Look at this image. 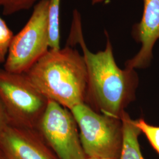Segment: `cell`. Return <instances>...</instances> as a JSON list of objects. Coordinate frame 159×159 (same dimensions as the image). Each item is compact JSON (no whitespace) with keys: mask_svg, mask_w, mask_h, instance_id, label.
<instances>
[{"mask_svg":"<svg viewBox=\"0 0 159 159\" xmlns=\"http://www.w3.org/2000/svg\"><path fill=\"white\" fill-rule=\"evenodd\" d=\"M107 36L105 50L90 51L84 39L80 14L74 10L67 46L79 44L82 48L88 74L85 102L102 114L121 120L125 108L134 98L138 77L134 70L118 67Z\"/></svg>","mask_w":159,"mask_h":159,"instance_id":"6da1fadb","label":"cell"},{"mask_svg":"<svg viewBox=\"0 0 159 159\" xmlns=\"http://www.w3.org/2000/svg\"><path fill=\"white\" fill-rule=\"evenodd\" d=\"M49 101L71 110L85 103L88 83L84 57L72 47L50 50L25 73Z\"/></svg>","mask_w":159,"mask_h":159,"instance_id":"7a4b0ae2","label":"cell"},{"mask_svg":"<svg viewBox=\"0 0 159 159\" xmlns=\"http://www.w3.org/2000/svg\"><path fill=\"white\" fill-rule=\"evenodd\" d=\"M80 129L87 158L119 159L123 140L121 120L95 111L85 103L70 110Z\"/></svg>","mask_w":159,"mask_h":159,"instance_id":"3957f363","label":"cell"},{"mask_svg":"<svg viewBox=\"0 0 159 159\" xmlns=\"http://www.w3.org/2000/svg\"><path fill=\"white\" fill-rule=\"evenodd\" d=\"M0 101L10 125L36 130L48 100L25 73L0 69Z\"/></svg>","mask_w":159,"mask_h":159,"instance_id":"277c9868","label":"cell"},{"mask_svg":"<svg viewBox=\"0 0 159 159\" xmlns=\"http://www.w3.org/2000/svg\"><path fill=\"white\" fill-rule=\"evenodd\" d=\"M50 0H40L33 7L28 22L14 35L4 69L25 73L49 50L48 11Z\"/></svg>","mask_w":159,"mask_h":159,"instance_id":"5b68a950","label":"cell"},{"mask_svg":"<svg viewBox=\"0 0 159 159\" xmlns=\"http://www.w3.org/2000/svg\"><path fill=\"white\" fill-rule=\"evenodd\" d=\"M77 127L70 110L49 100L36 130L58 159H86Z\"/></svg>","mask_w":159,"mask_h":159,"instance_id":"8992f818","label":"cell"},{"mask_svg":"<svg viewBox=\"0 0 159 159\" xmlns=\"http://www.w3.org/2000/svg\"><path fill=\"white\" fill-rule=\"evenodd\" d=\"M5 159H58L36 130L9 125L0 136Z\"/></svg>","mask_w":159,"mask_h":159,"instance_id":"52a82bcc","label":"cell"},{"mask_svg":"<svg viewBox=\"0 0 159 159\" xmlns=\"http://www.w3.org/2000/svg\"><path fill=\"white\" fill-rule=\"evenodd\" d=\"M142 17L132 29L133 39L141 44L136 55L125 63V68L148 67L153 58L154 46L159 39V0H143Z\"/></svg>","mask_w":159,"mask_h":159,"instance_id":"ba28073f","label":"cell"},{"mask_svg":"<svg viewBox=\"0 0 159 159\" xmlns=\"http://www.w3.org/2000/svg\"><path fill=\"white\" fill-rule=\"evenodd\" d=\"M121 120L123 140L119 159H144L138 140L141 131L135 125L134 120L131 119L125 111L123 114Z\"/></svg>","mask_w":159,"mask_h":159,"instance_id":"9c48e42d","label":"cell"},{"mask_svg":"<svg viewBox=\"0 0 159 159\" xmlns=\"http://www.w3.org/2000/svg\"><path fill=\"white\" fill-rule=\"evenodd\" d=\"M61 0H50L48 11L49 48L58 50L60 47V8Z\"/></svg>","mask_w":159,"mask_h":159,"instance_id":"30bf717a","label":"cell"},{"mask_svg":"<svg viewBox=\"0 0 159 159\" xmlns=\"http://www.w3.org/2000/svg\"><path fill=\"white\" fill-rule=\"evenodd\" d=\"M40 0H0L2 13L10 16L22 10H27L34 7Z\"/></svg>","mask_w":159,"mask_h":159,"instance_id":"8fae6325","label":"cell"},{"mask_svg":"<svg viewBox=\"0 0 159 159\" xmlns=\"http://www.w3.org/2000/svg\"><path fill=\"white\" fill-rule=\"evenodd\" d=\"M13 36L12 31L0 17V64L6 61Z\"/></svg>","mask_w":159,"mask_h":159,"instance_id":"7c38bea8","label":"cell"},{"mask_svg":"<svg viewBox=\"0 0 159 159\" xmlns=\"http://www.w3.org/2000/svg\"><path fill=\"white\" fill-rule=\"evenodd\" d=\"M134 123L147 137L155 151L159 154V127L150 125L143 119L136 120Z\"/></svg>","mask_w":159,"mask_h":159,"instance_id":"4fadbf2b","label":"cell"},{"mask_svg":"<svg viewBox=\"0 0 159 159\" xmlns=\"http://www.w3.org/2000/svg\"><path fill=\"white\" fill-rule=\"evenodd\" d=\"M10 125V121L5 108L0 101V136Z\"/></svg>","mask_w":159,"mask_h":159,"instance_id":"5bb4252c","label":"cell"},{"mask_svg":"<svg viewBox=\"0 0 159 159\" xmlns=\"http://www.w3.org/2000/svg\"><path fill=\"white\" fill-rule=\"evenodd\" d=\"M104 0H91V4L93 5H94V4H98V3H100L102 1H104Z\"/></svg>","mask_w":159,"mask_h":159,"instance_id":"9a60e30c","label":"cell"},{"mask_svg":"<svg viewBox=\"0 0 159 159\" xmlns=\"http://www.w3.org/2000/svg\"><path fill=\"white\" fill-rule=\"evenodd\" d=\"M0 159H5L4 156L3 154L2 153V152L1 151V150H0Z\"/></svg>","mask_w":159,"mask_h":159,"instance_id":"2e32d148","label":"cell"},{"mask_svg":"<svg viewBox=\"0 0 159 159\" xmlns=\"http://www.w3.org/2000/svg\"><path fill=\"white\" fill-rule=\"evenodd\" d=\"M86 159H109L106 158H87Z\"/></svg>","mask_w":159,"mask_h":159,"instance_id":"e0dca14e","label":"cell"}]
</instances>
